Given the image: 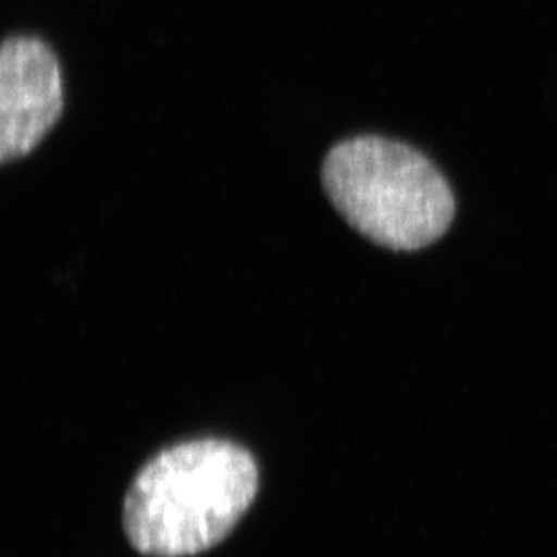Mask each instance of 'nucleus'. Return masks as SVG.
<instances>
[{"label":"nucleus","mask_w":557,"mask_h":557,"mask_svg":"<svg viewBox=\"0 0 557 557\" xmlns=\"http://www.w3.org/2000/svg\"><path fill=\"white\" fill-rule=\"evenodd\" d=\"M321 183L356 232L392 251L426 248L444 237L455 216V197L435 164L388 137L356 136L334 145Z\"/></svg>","instance_id":"2"},{"label":"nucleus","mask_w":557,"mask_h":557,"mask_svg":"<svg viewBox=\"0 0 557 557\" xmlns=\"http://www.w3.org/2000/svg\"><path fill=\"white\" fill-rule=\"evenodd\" d=\"M63 112L62 69L49 44L8 37L0 49V161L32 153Z\"/></svg>","instance_id":"3"},{"label":"nucleus","mask_w":557,"mask_h":557,"mask_svg":"<svg viewBox=\"0 0 557 557\" xmlns=\"http://www.w3.org/2000/svg\"><path fill=\"white\" fill-rule=\"evenodd\" d=\"M257 493L258 466L248 449L219 438L183 442L136 474L123 527L145 556H197L226 540Z\"/></svg>","instance_id":"1"}]
</instances>
